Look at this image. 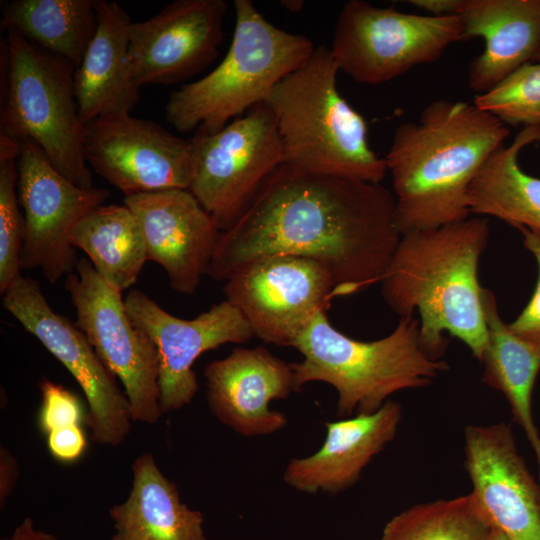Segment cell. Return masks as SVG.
Listing matches in <instances>:
<instances>
[{
  "instance_id": "6da1fadb",
  "label": "cell",
  "mask_w": 540,
  "mask_h": 540,
  "mask_svg": "<svg viewBox=\"0 0 540 540\" xmlns=\"http://www.w3.org/2000/svg\"><path fill=\"white\" fill-rule=\"evenodd\" d=\"M401 236L395 198L381 183L282 164L220 233L207 275L226 280L255 258L296 255L326 265L334 296H348L381 281Z\"/></svg>"
},
{
  "instance_id": "7a4b0ae2",
  "label": "cell",
  "mask_w": 540,
  "mask_h": 540,
  "mask_svg": "<svg viewBox=\"0 0 540 540\" xmlns=\"http://www.w3.org/2000/svg\"><path fill=\"white\" fill-rule=\"evenodd\" d=\"M509 127L473 103L437 99L401 123L384 157L401 235L468 218L467 192Z\"/></svg>"
},
{
  "instance_id": "3957f363",
  "label": "cell",
  "mask_w": 540,
  "mask_h": 540,
  "mask_svg": "<svg viewBox=\"0 0 540 540\" xmlns=\"http://www.w3.org/2000/svg\"><path fill=\"white\" fill-rule=\"evenodd\" d=\"M489 237V221L480 217L403 234L381 278L382 297L400 318L418 312L422 343L435 358L449 333L482 360L487 328L478 268Z\"/></svg>"
},
{
  "instance_id": "277c9868",
  "label": "cell",
  "mask_w": 540,
  "mask_h": 540,
  "mask_svg": "<svg viewBox=\"0 0 540 540\" xmlns=\"http://www.w3.org/2000/svg\"><path fill=\"white\" fill-rule=\"evenodd\" d=\"M338 72L330 48L319 45L266 98L281 138L283 164L381 183L387 173L385 159L371 149L363 116L340 95Z\"/></svg>"
},
{
  "instance_id": "5b68a950",
  "label": "cell",
  "mask_w": 540,
  "mask_h": 540,
  "mask_svg": "<svg viewBox=\"0 0 540 540\" xmlns=\"http://www.w3.org/2000/svg\"><path fill=\"white\" fill-rule=\"evenodd\" d=\"M292 347L303 356L292 363L298 391L313 381L330 384L338 394L337 416L344 418L374 413L392 394L427 387L449 369L424 347L414 315L400 318L383 338L361 341L338 331L320 312Z\"/></svg>"
},
{
  "instance_id": "8992f818",
  "label": "cell",
  "mask_w": 540,
  "mask_h": 540,
  "mask_svg": "<svg viewBox=\"0 0 540 540\" xmlns=\"http://www.w3.org/2000/svg\"><path fill=\"white\" fill-rule=\"evenodd\" d=\"M230 47L210 73L174 90L166 103L169 123L179 132L214 133L264 103L283 78L313 53V42L269 22L250 0H235Z\"/></svg>"
},
{
  "instance_id": "52a82bcc",
  "label": "cell",
  "mask_w": 540,
  "mask_h": 540,
  "mask_svg": "<svg viewBox=\"0 0 540 540\" xmlns=\"http://www.w3.org/2000/svg\"><path fill=\"white\" fill-rule=\"evenodd\" d=\"M0 133L32 140L70 182L93 187L85 125L74 89L75 67L13 29L1 42Z\"/></svg>"
},
{
  "instance_id": "ba28073f",
  "label": "cell",
  "mask_w": 540,
  "mask_h": 540,
  "mask_svg": "<svg viewBox=\"0 0 540 540\" xmlns=\"http://www.w3.org/2000/svg\"><path fill=\"white\" fill-rule=\"evenodd\" d=\"M462 40L466 38L459 15L406 13L349 0L337 17L330 50L339 71L376 85L436 61Z\"/></svg>"
},
{
  "instance_id": "9c48e42d",
  "label": "cell",
  "mask_w": 540,
  "mask_h": 540,
  "mask_svg": "<svg viewBox=\"0 0 540 540\" xmlns=\"http://www.w3.org/2000/svg\"><path fill=\"white\" fill-rule=\"evenodd\" d=\"M190 140L192 174L188 190L220 231H226L284 163L275 116L261 103L217 132L196 130Z\"/></svg>"
},
{
  "instance_id": "30bf717a",
  "label": "cell",
  "mask_w": 540,
  "mask_h": 540,
  "mask_svg": "<svg viewBox=\"0 0 540 540\" xmlns=\"http://www.w3.org/2000/svg\"><path fill=\"white\" fill-rule=\"evenodd\" d=\"M65 289L85 334L106 368L124 387L133 421L157 423L160 406L159 357L152 340L130 319L122 291L105 281L89 259L78 260Z\"/></svg>"
},
{
  "instance_id": "8fae6325",
  "label": "cell",
  "mask_w": 540,
  "mask_h": 540,
  "mask_svg": "<svg viewBox=\"0 0 540 540\" xmlns=\"http://www.w3.org/2000/svg\"><path fill=\"white\" fill-rule=\"evenodd\" d=\"M225 300L243 315L254 336L291 346L334 296L333 277L323 263L277 254L250 260L225 280Z\"/></svg>"
},
{
  "instance_id": "7c38bea8",
  "label": "cell",
  "mask_w": 540,
  "mask_h": 540,
  "mask_svg": "<svg viewBox=\"0 0 540 540\" xmlns=\"http://www.w3.org/2000/svg\"><path fill=\"white\" fill-rule=\"evenodd\" d=\"M2 304L79 384L89 407L86 423L92 439L119 446L131 430L130 405L85 334L50 307L39 283L32 278L16 279L3 294Z\"/></svg>"
},
{
  "instance_id": "4fadbf2b",
  "label": "cell",
  "mask_w": 540,
  "mask_h": 540,
  "mask_svg": "<svg viewBox=\"0 0 540 540\" xmlns=\"http://www.w3.org/2000/svg\"><path fill=\"white\" fill-rule=\"evenodd\" d=\"M17 191L24 210L21 269L39 268L56 283L76 268L71 231L92 210L104 205L107 189L83 188L61 175L35 142H19Z\"/></svg>"
},
{
  "instance_id": "5bb4252c",
  "label": "cell",
  "mask_w": 540,
  "mask_h": 540,
  "mask_svg": "<svg viewBox=\"0 0 540 540\" xmlns=\"http://www.w3.org/2000/svg\"><path fill=\"white\" fill-rule=\"evenodd\" d=\"M87 163L125 196L188 189L192 144L157 123L127 115L85 125Z\"/></svg>"
},
{
  "instance_id": "9a60e30c",
  "label": "cell",
  "mask_w": 540,
  "mask_h": 540,
  "mask_svg": "<svg viewBox=\"0 0 540 540\" xmlns=\"http://www.w3.org/2000/svg\"><path fill=\"white\" fill-rule=\"evenodd\" d=\"M124 304L132 322L157 349L163 413L179 410L194 398L199 386L192 367L201 354L254 336L243 315L227 300L193 319L168 313L138 289L128 292Z\"/></svg>"
},
{
  "instance_id": "2e32d148",
  "label": "cell",
  "mask_w": 540,
  "mask_h": 540,
  "mask_svg": "<svg viewBox=\"0 0 540 540\" xmlns=\"http://www.w3.org/2000/svg\"><path fill=\"white\" fill-rule=\"evenodd\" d=\"M226 11L224 0H176L132 22L129 58L138 85L174 84L210 65L223 41Z\"/></svg>"
},
{
  "instance_id": "e0dca14e",
  "label": "cell",
  "mask_w": 540,
  "mask_h": 540,
  "mask_svg": "<svg viewBox=\"0 0 540 540\" xmlns=\"http://www.w3.org/2000/svg\"><path fill=\"white\" fill-rule=\"evenodd\" d=\"M465 468L492 527L510 540H540V484L519 454L509 425L465 428Z\"/></svg>"
},
{
  "instance_id": "ac0fdd59",
  "label": "cell",
  "mask_w": 540,
  "mask_h": 540,
  "mask_svg": "<svg viewBox=\"0 0 540 540\" xmlns=\"http://www.w3.org/2000/svg\"><path fill=\"white\" fill-rule=\"evenodd\" d=\"M141 226L147 261L158 263L170 286L194 294L207 274L220 229L188 189L125 196Z\"/></svg>"
},
{
  "instance_id": "d6986e66",
  "label": "cell",
  "mask_w": 540,
  "mask_h": 540,
  "mask_svg": "<svg viewBox=\"0 0 540 540\" xmlns=\"http://www.w3.org/2000/svg\"><path fill=\"white\" fill-rule=\"evenodd\" d=\"M207 401L219 422L247 437L276 433L287 425L283 412L270 409L273 400L299 392L292 363L265 347H237L203 370Z\"/></svg>"
},
{
  "instance_id": "ffe728a7",
  "label": "cell",
  "mask_w": 540,
  "mask_h": 540,
  "mask_svg": "<svg viewBox=\"0 0 540 540\" xmlns=\"http://www.w3.org/2000/svg\"><path fill=\"white\" fill-rule=\"evenodd\" d=\"M401 405L388 400L376 412L327 422L326 438L314 454L293 458L283 480L305 493H340L353 486L364 468L396 436Z\"/></svg>"
},
{
  "instance_id": "44dd1931",
  "label": "cell",
  "mask_w": 540,
  "mask_h": 540,
  "mask_svg": "<svg viewBox=\"0 0 540 540\" xmlns=\"http://www.w3.org/2000/svg\"><path fill=\"white\" fill-rule=\"evenodd\" d=\"M458 15L466 40L485 41L468 68V85L476 95L534 62L540 49V0H462Z\"/></svg>"
},
{
  "instance_id": "7402d4cb",
  "label": "cell",
  "mask_w": 540,
  "mask_h": 540,
  "mask_svg": "<svg viewBox=\"0 0 540 540\" xmlns=\"http://www.w3.org/2000/svg\"><path fill=\"white\" fill-rule=\"evenodd\" d=\"M98 25L80 65L74 89L81 121L127 115L140 99L129 58L131 19L114 1L96 0Z\"/></svg>"
},
{
  "instance_id": "603a6c76",
  "label": "cell",
  "mask_w": 540,
  "mask_h": 540,
  "mask_svg": "<svg viewBox=\"0 0 540 540\" xmlns=\"http://www.w3.org/2000/svg\"><path fill=\"white\" fill-rule=\"evenodd\" d=\"M132 474L127 499L109 510L112 540H207L201 512L181 501L151 453L134 460Z\"/></svg>"
},
{
  "instance_id": "cb8c5ba5",
  "label": "cell",
  "mask_w": 540,
  "mask_h": 540,
  "mask_svg": "<svg viewBox=\"0 0 540 540\" xmlns=\"http://www.w3.org/2000/svg\"><path fill=\"white\" fill-rule=\"evenodd\" d=\"M535 142H540V126H524L511 144L488 157L467 192L470 213L540 232V178L524 172L518 162L523 148Z\"/></svg>"
},
{
  "instance_id": "d4e9b609",
  "label": "cell",
  "mask_w": 540,
  "mask_h": 540,
  "mask_svg": "<svg viewBox=\"0 0 540 540\" xmlns=\"http://www.w3.org/2000/svg\"><path fill=\"white\" fill-rule=\"evenodd\" d=\"M487 345L482 360L483 382L507 399L514 420L535 454L540 482V435L533 419L532 392L540 370V354L517 336L498 311L495 295L482 290Z\"/></svg>"
},
{
  "instance_id": "484cf974",
  "label": "cell",
  "mask_w": 540,
  "mask_h": 540,
  "mask_svg": "<svg viewBox=\"0 0 540 540\" xmlns=\"http://www.w3.org/2000/svg\"><path fill=\"white\" fill-rule=\"evenodd\" d=\"M71 242L86 253L96 272L120 291L136 282L147 261L141 226L125 204L92 210L71 231Z\"/></svg>"
},
{
  "instance_id": "4316f807",
  "label": "cell",
  "mask_w": 540,
  "mask_h": 540,
  "mask_svg": "<svg viewBox=\"0 0 540 540\" xmlns=\"http://www.w3.org/2000/svg\"><path fill=\"white\" fill-rule=\"evenodd\" d=\"M98 25L96 0H13L1 26L77 68Z\"/></svg>"
},
{
  "instance_id": "83f0119b",
  "label": "cell",
  "mask_w": 540,
  "mask_h": 540,
  "mask_svg": "<svg viewBox=\"0 0 540 540\" xmlns=\"http://www.w3.org/2000/svg\"><path fill=\"white\" fill-rule=\"evenodd\" d=\"M492 525L469 493L414 505L392 517L381 540H490Z\"/></svg>"
},
{
  "instance_id": "f1b7e54d",
  "label": "cell",
  "mask_w": 540,
  "mask_h": 540,
  "mask_svg": "<svg viewBox=\"0 0 540 540\" xmlns=\"http://www.w3.org/2000/svg\"><path fill=\"white\" fill-rule=\"evenodd\" d=\"M20 143L0 133V292L21 276L20 256L25 236L19 210L17 159Z\"/></svg>"
},
{
  "instance_id": "f546056e",
  "label": "cell",
  "mask_w": 540,
  "mask_h": 540,
  "mask_svg": "<svg viewBox=\"0 0 540 540\" xmlns=\"http://www.w3.org/2000/svg\"><path fill=\"white\" fill-rule=\"evenodd\" d=\"M474 104L507 126H540V62L522 66L490 91L475 95Z\"/></svg>"
},
{
  "instance_id": "4dcf8cb0",
  "label": "cell",
  "mask_w": 540,
  "mask_h": 540,
  "mask_svg": "<svg viewBox=\"0 0 540 540\" xmlns=\"http://www.w3.org/2000/svg\"><path fill=\"white\" fill-rule=\"evenodd\" d=\"M40 390L42 405L38 423L46 435L59 428L80 425L83 410L79 399L73 393L47 378L40 382Z\"/></svg>"
},
{
  "instance_id": "1f68e13d",
  "label": "cell",
  "mask_w": 540,
  "mask_h": 540,
  "mask_svg": "<svg viewBox=\"0 0 540 540\" xmlns=\"http://www.w3.org/2000/svg\"><path fill=\"white\" fill-rule=\"evenodd\" d=\"M524 247L534 256L538 265V279L527 305L510 329L522 340L530 344L540 354V232L521 228Z\"/></svg>"
},
{
  "instance_id": "d6a6232c",
  "label": "cell",
  "mask_w": 540,
  "mask_h": 540,
  "mask_svg": "<svg viewBox=\"0 0 540 540\" xmlns=\"http://www.w3.org/2000/svg\"><path fill=\"white\" fill-rule=\"evenodd\" d=\"M47 445L54 458L61 462L71 463L83 455L87 440L80 425H71L47 434Z\"/></svg>"
},
{
  "instance_id": "836d02e7",
  "label": "cell",
  "mask_w": 540,
  "mask_h": 540,
  "mask_svg": "<svg viewBox=\"0 0 540 540\" xmlns=\"http://www.w3.org/2000/svg\"><path fill=\"white\" fill-rule=\"evenodd\" d=\"M18 470L17 464L12 455L1 447L0 453V503L1 506L5 503L7 497L12 491L15 482L17 481Z\"/></svg>"
},
{
  "instance_id": "e575fe53",
  "label": "cell",
  "mask_w": 540,
  "mask_h": 540,
  "mask_svg": "<svg viewBox=\"0 0 540 540\" xmlns=\"http://www.w3.org/2000/svg\"><path fill=\"white\" fill-rule=\"evenodd\" d=\"M408 3L431 16L458 15L462 0H409Z\"/></svg>"
},
{
  "instance_id": "d590c367",
  "label": "cell",
  "mask_w": 540,
  "mask_h": 540,
  "mask_svg": "<svg viewBox=\"0 0 540 540\" xmlns=\"http://www.w3.org/2000/svg\"><path fill=\"white\" fill-rule=\"evenodd\" d=\"M13 535L17 540H59L51 533L36 529L30 517L25 518L14 530Z\"/></svg>"
},
{
  "instance_id": "8d00e7d4",
  "label": "cell",
  "mask_w": 540,
  "mask_h": 540,
  "mask_svg": "<svg viewBox=\"0 0 540 540\" xmlns=\"http://www.w3.org/2000/svg\"><path fill=\"white\" fill-rule=\"evenodd\" d=\"M280 3H281V6H283L285 9L291 12H297L303 6V1H300V0H285V1H281Z\"/></svg>"
},
{
  "instance_id": "74e56055",
  "label": "cell",
  "mask_w": 540,
  "mask_h": 540,
  "mask_svg": "<svg viewBox=\"0 0 540 540\" xmlns=\"http://www.w3.org/2000/svg\"><path fill=\"white\" fill-rule=\"evenodd\" d=\"M490 540H510V539L499 529L492 527Z\"/></svg>"
},
{
  "instance_id": "f35d334b",
  "label": "cell",
  "mask_w": 540,
  "mask_h": 540,
  "mask_svg": "<svg viewBox=\"0 0 540 540\" xmlns=\"http://www.w3.org/2000/svg\"><path fill=\"white\" fill-rule=\"evenodd\" d=\"M534 62H540V49H539V51H538V53H537V55L535 57Z\"/></svg>"
},
{
  "instance_id": "ab89813d",
  "label": "cell",
  "mask_w": 540,
  "mask_h": 540,
  "mask_svg": "<svg viewBox=\"0 0 540 540\" xmlns=\"http://www.w3.org/2000/svg\"><path fill=\"white\" fill-rule=\"evenodd\" d=\"M2 540H17V539H16V537L12 534L11 537L5 538V539H2Z\"/></svg>"
}]
</instances>
